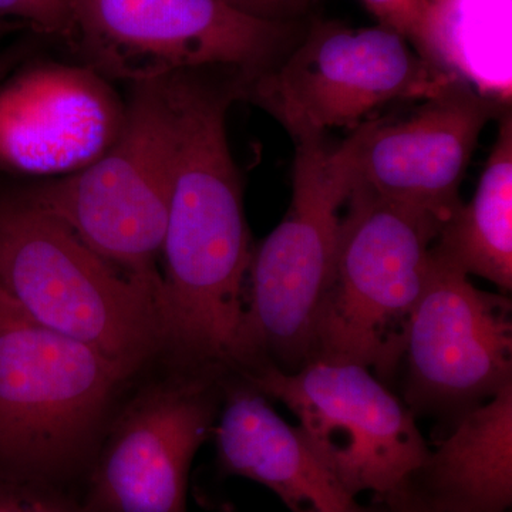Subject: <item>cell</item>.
I'll use <instances>...</instances> for the list:
<instances>
[{
	"label": "cell",
	"instance_id": "cell-7",
	"mask_svg": "<svg viewBox=\"0 0 512 512\" xmlns=\"http://www.w3.org/2000/svg\"><path fill=\"white\" fill-rule=\"evenodd\" d=\"M454 80L431 67L412 43L382 23H322L265 72L235 79L244 97L271 114L295 141L353 128L396 100H424Z\"/></svg>",
	"mask_w": 512,
	"mask_h": 512
},
{
	"label": "cell",
	"instance_id": "cell-25",
	"mask_svg": "<svg viewBox=\"0 0 512 512\" xmlns=\"http://www.w3.org/2000/svg\"><path fill=\"white\" fill-rule=\"evenodd\" d=\"M0 30H2V25H0Z\"/></svg>",
	"mask_w": 512,
	"mask_h": 512
},
{
	"label": "cell",
	"instance_id": "cell-23",
	"mask_svg": "<svg viewBox=\"0 0 512 512\" xmlns=\"http://www.w3.org/2000/svg\"><path fill=\"white\" fill-rule=\"evenodd\" d=\"M20 59H22V55H20L19 50L16 49L6 50V52L0 53V84L16 69Z\"/></svg>",
	"mask_w": 512,
	"mask_h": 512
},
{
	"label": "cell",
	"instance_id": "cell-13",
	"mask_svg": "<svg viewBox=\"0 0 512 512\" xmlns=\"http://www.w3.org/2000/svg\"><path fill=\"white\" fill-rule=\"evenodd\" d=\"M126 103L87 66L36 63L0 84V170L62 178L103 156L120 136Z\"/></svg>",
	"mask_w": 512,
	"mask_h": 512
},
{
	"label": "cell",
	"instance_id": "cell-19",
	"mask_svg": "<svg viewBox=\"0 0 512 512\" xmlns=\"http://www.w3.org/2000/svg\"><path fill=\"white\" fill-rule=\"evenodd\" d=\"M15 18L39 32L69 39L72 32V0H0V22Z\"/></svg>",
	"mask_w": 512,
	"mask_h": 512
},
{
	"label": "cell",
	"instance_id": "cell-16",
	"mask_svg": "<svg viewBox=\"0 0 512 512\" xmlns=\"http://www.w3.org/2000/svg\"><path fill=\"white\" fill-rule=\"evenodd\" d=\"M512 0H429L417 53L448 79L510 107Z\"/></svg>",
	"mask_w": 512,
	"mask_h": 512
},
{
	"label": "cell",
	"instance_id": "cell-15",
	"mask_svg": "<svg viewBox=\"0 0 512 512\" xmlns=\"http://www.w3.org/2000/svg\"><path fill=\"white\" fill-rule=\"evenodd\" d=\"M414 483L444 512H511L512 383L451 421Z\"/></svg>",
	"mask_w": 512,
	"mask_h": 512
},
{
	"label": "cell",
	"instance_id": "cell-5",
	"mask_svg": "<svg viewBox=\"0 0 512 512\" xmlns=\"http://www.w3.org/2000/svg\"><path fill=\"white\" fill-rule=\"evenodd\" d=\"M288 211L252 251L234 373H295L312 359L313 329L338 258L352 173L342 146L296 141Z\"/></svg>",
	"mask_w": 512,
	"mask_h": 512
},
{
	"label": "cell",
	"instance_id": "cell-21",
	"mask_svg": "<svg viewBox=\"0 0 512 512\" xmlns=\"http://www.w3.org/2000/svg\"><path fill=\"white\" fill-rule=\"evenodd\" d=\"M232 8L254 18L291 23L308 8L311 0H224Z\"/></svg>",
	"mask_w": 512,
	"mask_h": 512
},
{
	"label": "cell",
	"instance_id": "cell-9",
	"mask_svg": "<svg viewBox=\"0 0 512 512\" xmlns=\"http://www.w3.org/2000/svg\"><path fill=\"white\" fill-rule=\"evenodd\" d=\"M237 375L295 414L320 460L355 497L382 501L429 457L410 407L366 367L311 360L295 373L259 367Z\"/></svg>",
	"mask_w": 512,
	"mask_h": 512
},
{
	"label": "cell",
	"instance_id": "cell-2",
	"mask_svg": "<svg viewBox=\"0 0 512 512\" xmlns=\"http://www.w3.org/2000/svg\"><path fill=\"white\" fill-rule=\"evenodd\" d=\"M0 293L37 325L99 352L127 379L164 350L153 293L25 194L0 197Z\"/></svg>",
	"mask_w": 512,
	"mask_h": 512
},
{
	"label": "cell",
	"instance_id": "cell-3",
	"mask_svg": "<svg viewBox=\"0 0 512 512\" xmlns=\"http://www.w3.org/2000/svg\"><path fill=\"white\" fill-rule=\"evenodd\" d=\"M180 116L168 76L131 84L126 119L113 146L79 173L23 192L72 229L160 309L158 262L173 198Z\"/></svg>",
	"mask_w": 512,
	"mask_h": 512
},
{
	"label": "cell",
	"instance_id": "cell-8",
	"mask_svg": "<svg viewBox=\"0 0 512 512\" xmlns=\"http://www.w3.org/2000/svg\"><path fill=\"white\" fill-rule=\"evenodd\" d=\"M291 33L224 0H72L69 40L84 66L134 84L211 67L248 79L284 57Z\"/></svg>",
	"mask_w": 512,
	"mask_h": 512
},
{
	"label": "cell",
	"instance_id": "cell-10",
	"mask_svg": "<svg viewBox=\"0 0 512 512\" xmlns=\"http://www.w3.org/2000/svg\"><path fill=\"white\" fill-rule=\"evenodd\" d=\"M222 369L177 370L148 384L104 430L86 481L90 512H188L192 461L211 439Z\"/></svg>",
	"mask_w": 512,
	"mask_h": 512
},
{
	"label": "cell",
	"instance_id": "cell-6",
	"mask_svg": "<svg viewBox=\"0 0 512 512\" xmlns=\"http://www.w3.org/2000/svg\"><path fill=\"white\" fill-rule=\"evenodd\" d=\"M441 227L426 212L352 184L311 360L355 363L383 383L396 376Z\"/></svg>",
	"mask_w": 512,
	"mask_h": 512
},
{
	"label": "cell",
	"instance_id": "cell-14",
	"mask_svg": "<svg viewBox=\"0 0 512 512\" xmlns=\"http://www.w3.org/2000/svg\"><path fill=\"white\" fill-rule=\"evenodd\" d=\"M212 437L222 474L264 485L291 512H386L360 504L299 427L286 423L268 397L237 373L225 380Z\"/></svg>",
	"mask_w": 512,
	"mask_h": 512
},
{
	"label": "cell",
	"instance_id": "cell-18",
	"mask_svg": "<svg viewBox=\"0 0 512 512\" xmlns=\"http://www.w3.org/2000/svg\"><path fill=\"white\" fill-rule=\"evenodd\" d=\"M0 512H90L62 485L0 474Z\"/></svg>",
	"mask_w": 512,
	"mask_h": 512
},
{
	"label": "cell",
	"instance_id": "cell-1",
	"mask_svg": "<svg viewBox=\"0 0 512 512\" xmlns=\"http://www.w3.org/2000/svg\"><path fill=\"white\" fill-rule=\"evenodd\" d=\"M180 116L165 229L160 315L175 366L234 372L252 247L241 177L229 148L235 80L205 70L168 76Z\"/></svg>",
	"mask_w": 512,
	"mask_h": 512
},
{
	"label": "cell",
	"instance_id": "cell-11",
	"mask_svg": "<svg viewBox=\"0 0 512 512\" xmlns=\"http://www.w3.org/2000/svg\"><path fill=\"white\" fill-rule=\"evenodd\" d=\"M403 365V400L414 416L453 421L487 402L512 383L511 299L481 291L431 254Z\"/></svg>",
	"mask_w": 512,
	"mask_h": 512
},
{
	"label": "cell",
	"instance_id": "cell-22",
	"mask_svg": "<svg viewBox=\"0 0 512 512\" xmlns=\"http://www.w3.org/2000/svg\"><path fill=\"white\" fill-rule=\"evenodd\" d=\"M386 512H444L414 483L412 477L404 480L399 487L383 498Z\"/></svg>",
	"mask_w": 512,
	"mask_h": 512
},
{
	"label": "cell",
	"instance_id": "cell-12",
	"mask_svg": "<svg viewBox=\"0 0 512 512\" xmlns=\"http://www.w3.org/2000/svg\"><path fill=\"white\" fill-rule=\"evenodd\" d=\"M423 101L406 119L365 121L340 146L352 184L444 225L463 204L460 187L481 133L507 109L458 82Z\"/></svg>",
	"mask_w": 512,
	"mask_h": 512
},
{
	"label": "cell",
	"instance_id": "cell-4",
	"mask_svg": "<svg viewBox=\"0 0 512 512\" xmlns=\"http://www.w3.org/2000/svg\"><path fill=\"white\" fill-rule=\"evenodd\" d=\"M126 380L0 293V474L62 487L86 477Z\"/></svg>",
	"mask_w": 512,
	"mask_h": 512
},
{
	"label": "cell",
	"instance_id": "cell-24",
	"mask_svg": "<svg viewBox=\"0 0 512 512\" xmlns=\"http://www.w3.org/2000/svg\"><path fill=\"white\" fill-rule=\"evenodd\" d=\"M220 512H239L237 508L234 507V505L231 504H224L220 508Z\"/></svg>",
	"mask_w": 512,
	"mask_h": 512
},
{
	"label": "cell",
	"instance_id": "cell-17",
	"mask_svg": "<svg viewBox=\"0 0 512 512\" xmlns=\"http://www.w3.org/2000/svg\"><path fill=\"white\" fill-rule=\"evenodd\" d=\"M431 254L467 276L512 291V116L500 117L497 138L476 194L441 227Z\"/></svg>",
	"mask_w": 512,
	"mask_h": 512
},
{
	"label": "cell",
	"instance_id": "cell-20",
	"mask_svg": "<svg viewBox=\"0 0 512 512\" xmlns=\"http://www.w3.org/2000/svg\"><path fill=\"white\" fill-rule=\"evenodd\" d=\"M379 23L402 33L414 49L420 42L429 0H360Z\"/></svg>",
	"mask_w": 512,
	"mask_h": 512
}]
</instances>
